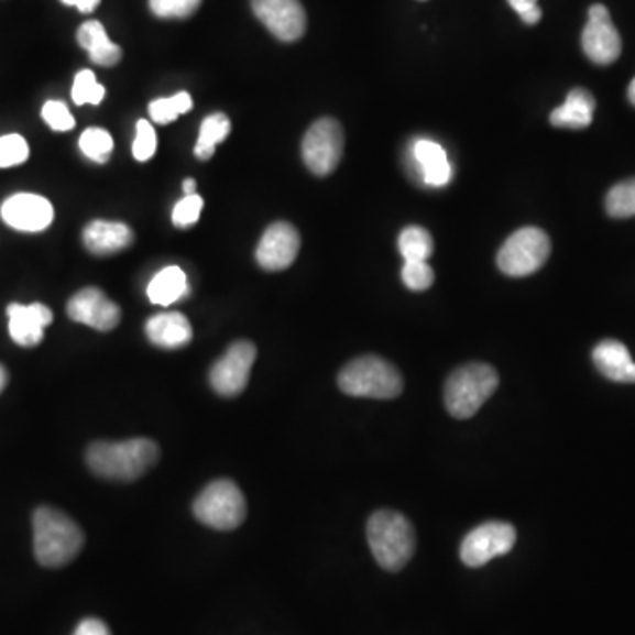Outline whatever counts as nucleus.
I'll use <instances>...</instances> for the list:
<instances>
[{"label":"nucleus","mask_w":635,"mask_h":635,"mask_svg":"<svg viewBox=\"0 0 635 635\" xmlns=\"http://www.w3.org/2000/svg\"><path fill=\"white\" fill-rule=\"evenodd\" d=\"M160 459V447L149 438L133 440L96 441L87 449V464L94 475L119 482H131L145 475Z\"/></svg>","instance_id":"nucleus-1"},{"label":"nucleus","mask_w":635,"mask_h":635,"mask_svg":"<svg viewBox=\"0 0 635 635\" xmlns=\"http://www.w3.org/2000/svg\"><path fill=\"white\" fill-rule=\"evenodd\" d=\"M34 555L43 567L58 569L80 555L85 535L72 517L52 506H40L32 517Z\"/></svg>","instance_id":"nucleus-2"},{"label":"nucleus","mask_w":635,"mask_h":635,"mask_svg":"<svg viewBox=\"0 0 635 635\" xmlns=\"http://www.w3.org/2000/svg\"><path fill=\"white\" fill-rule=\"evenodd\" d=\"M368 543L382 569L399 572L412 560L417 538L414 526L403 514L377 511L368 523Z\"/></svg>","instance_id":"nucleus-3"},{"label":"nucleus","mask_w":635,"mask_h":635,"mask_svg":"<svg viewBox=\"0 0 635 635\" xmlns=\"http://www.w3.org/2000/svg\"><path fill=\"white\" fill-rule=\"evenodd\" d=\"M339 388L353 397L371 399H396L405 382L396 365L376 355H364L351 360L338 377Z\"/></svg>","instance_id":"nucleus-4"},{"label":"nucleus","mask_w":635,"mask_h":635,"mask_svg":"<svg viewBox=\"0 0 635 635\" xmlns=\"http://www.w3.org/2000/svg\"><path fill=\"white\" fill-rule=\"evenodd\" d=\"M497 383L500 377L489 364L473 362L456 369L445 385V405L449 414L459 420L473 417L496 392Z\"/></svg>","instance_id":"nucleus-5"},{"label":"nucleus","mask_w":635,"mask_h":635,"mask_svg":"<svg viewBox=\"0 0 635 635\" xmlns=\"http://www.w3.org/2000/svg\"><path fill=\"white\" fill-rule=\"evenodd\" d=\"M196 519L209 528L230 532L244 523L248 514L245 497L236 482L219 479L198 494L193 505Z\"/></svg>","instance_id":"nucleus-6"},{"label":"nucleus","mask_w":635,"mask_h":635,"mask_svg":"<svg viewBox=\"0 0 635 635\" xmlns=\"http://www.w3.org/2000/svg\"><path fill=\"white\" fill-rule=\"evenodd\" d=\"M551 254V240L540 228L526 227L512 233L497 253V267L511 277L532 276Z\"/></svg>","instance_id":"nucleus-7"},{"label":"nucleus","mask_w":635,"mask_h":635,"mask_svg":"<svg viewBox=\"0 0 635 635\" xmlns=\"http://www.w3.org/2000/svg\"><path fill=\"white\" fill-rule=\"evenodd\" d=\"M344 151V133L338 120L325 117L316 120L303 140V157L307 168L318 177L338 168Z\"/></svg>","instance_id":"nucleus-8"},{"label":"nucleus","mask_w":635,"mask_h":635,"mask_svg":"<svg viewBox=\"0 0 635 635\" xmlns=\"http://www.w3.org/2000/svg\"><path fill=\"white\" fill-rule=\"evenodd\" d=\"M517 532L508 523L489 521L477 526L461 544V560L471 569L484 567L497 556L508 555L516 546Z\"/></svg>","instance_id":"nucleus-9"},{"label":"nucleus","mask_w":635,"mask_h":635,"mask_svg":"<svg viewBox=\"0 0 635 635\" xmlns=\"http://www.w3.org/2000/svg\"><path fill=\"white\" fill-rule=\"evenodd\" d=\"M254 360H256V347L253 342H233L227 353L210 369V385L216 394L222 397L240 396L248 387Z\"/></svg>","instance_id":"nucleus-10"},{"label":"nucleus","mask_w":635,"mask_h":635,"mask_svg":"<svg viewBox=\"0 0 635 635\" xmlns=\"http://www.w3.org/2000/svg\"><path fill=\"white\" fill-rule=\"evenodd\" d=\"M582 50L591 63L609 66L622 55V36L614 28L607 8L593 4L588 11V23L581 37Z\"/></svg>","instance_id":"nucleus-11"},{"label":"nucleus","mask_w":635,"mask_h":635,"mask_svg":"<svg viewBox=\"0 0 635 635\" xmlns=\"http://www.w3.org/2000/svg\"><path fill=\"white\" fill-rule=\"evenodd\" d=\"M251 8L280 41L294 43L306 32L307 17L300 0H251Z\"/></svg>","instance_id":"nucleus-12"},{"label":"nucleus","mask_w":635,"mask_h":635,"mask_svg":"<svg viewBox=\"0 0 635 635\" xmlns=\"http://www.w3.org/2000/svg\"><path fill=\"white\" fill-rule=\"evenodd\" d=\"M300 236L289 222L277 221L265 230L256 248V262L263 271L280 272L297 260Z\"/></svg>","instance_id":"nucleus-13"},{"label":"nucleus","mask_w":635,"mask_h":635,"mask_svg":"<svg viewBox=\"0 0 635 635\" xmlns=\"http://www.w3.org/2000/svg\"><path fill=\"white\" fill-rule=\"evenodd\" d=\"M67 316L76 324L87 325L99 332H110L120 324L122 313L101 289L84 288L69 298Z\"/></svg>","instance_id":"nucleus-14"},{"label":"nucleus","mask_w":635,"mask_h":635,"mask_svg":"<svg viewBox=\"0 0 635 635\" xmlns=\"http://www.w3.org/2000/svg\"><path fill=\"white\" fill-rule=\"evenodd\" d=\"M0 216L6 225L14 230L37 233L52 225L55 212L45 196L19 193V195L10 196L2 204Z\"/></svg>","instance_id":"nucleus-15"},{"label":"nucleus","mask_w":635,"mask_h":635,"mask_svg":"<svg viewBox=\"0 0 635 635\" xmlns=\"http://www.w3.org/2000/svg\"><path fill=\"white\" fill-rule=\"evenodd\" d=\"M406 157L409 172L424 186L445 187L452 180V165L440 143L427 139L415 140Z\"/></svg>","instance_id":"nucleus-16"},{"label":"nucleus","mask_w":635,"mask_h":635,"mask_svg":"<svg viewBox=\"0 0 635 635\" xmlns=\"http://www.w3.org/2000/svg\"><path fill=\"white\" fill-rule=\"evenodd\" d=\"M10 318V336L19 347L34 348L45 338V329L54 315L45 304L34 303L29 306L11 304L8 307Z\"/></svg>","instance_id":"nucleus-17"},{"label":"nucleus","mask_w":635,"mask_h":635,"mask_svg":"<svg viewBox=\"0 0 635 635\" xmlns=\"http://www.w3.org/2000/svg\"><path fill=\"white\" fill-rule=\"evenodd\" d=\"M134 233L128 225L119 221H92L85 227L84 244L96 256H110V254L124 251L133 244Z\"/></svg>","instance_id":"nucleus-18"},{"label":"nucleus","mask_w":635,"mask_h":635,"mask_svg":"<svg viewBox=\"0 0 635 635\" xmlns=\"http://www.w3.org/2000/svg\"><path fill=\"white\" fill-rule=\"evenodd\" d=\"M145 333L154 347L163 350H178L193 339L191 324L183 313H160L149 318Z\"/></svg>","instance_id":"nucleus-19"},{"label":"nucleus","mask_w":635,"mask_h":635,"mask_svg":"<svg viewBox=\"0 0 635 635\" xmlns=\"http://www.w3.org/2000/svg\"><path fill=\"white\" fill-rule=\"evenodd\" d=\"M593 362L611 382L635 383V362L623 342L616 339L599 342L593 350Z\"/></svg>","instance_id":"nucleus-20"},{"label":"nucleus","mask_w":635,"mask_h":635,"mask_svg":"<svg viewBox=\"0 0 635 635\" xmlns=\"http://www.w3.org/2000/svg\"><path fill=\"white\" fill-rule=\"evenodd\" d=\"M596 101L593 94L587 89L570 90L561 107L552 111L551 124L555 128H567V130H584L593 122Z\"/></svg>","instance_id":"nucleus-21"},{"label":"nucleus","mask_w":635,"mask_h":635,"mask_svg":"<svg viewBox=\"0 0 635 635\" xmlns=\"http://www.w3.org/2000/svg\"><path fill=\"white\" fill-rule=\"evenodd\" d=\"M78 45L81 48L89 52L90 61L94 64L102 67L116 66L120 63L122 58V50L117 46L116 43H111L108 40L107 31L102 28L101 22H85L80 29H78Z\"/></svg>","instance_id":"nucleus-22"},{"label":"nucleus","mask_w":635,"mask_h":635,"mask_svg":"<svg viewBox=\"0 0 635 635\" xmlns=\"http://www.w3.org/2000/svg\"><path fill=\"white\" fill-rule=\"evenodd\" d=\"M149 300L157 306H172L189 295L186 272L177 265H169L152 277L147 288Z\"/></svg>","instance_id":"nucleus-23"},{"label":"nucleus","mask_w":635,"mask_h":635,"mask_svg":"<svg viewBox=\"0 0 635 635\" xmlns=\"http://www.w3.org/2000/svg\"><path fill=\"white\" fill-rule=\"evenodd\" d=\"M231 122L225 113H212L201 122L200 136L196 142L195 154L200 161H209L219 143L228 139Z\"/></svg>","instance_id":"nucleus-24"},{"label":"nucleus","mask_w":635,"mask_h":635,"mask_svg":"<svg viewBox=\"0 0 635 635\" xmlns=\"http://www.w3.org/2000/svg\"><path fill=\"white\" fill-rule=\"evenodd\" d=\"M397 245L405 262H427L435 251L431 233L423 227L405 228L401 231Z\"/></svg>","instance_id":"nucleus-25"},{"label":"nucleus","mask_w":635,"mask_h":635,"mask_svg":"<svg viewBox=\"0 0 635 635\" xmlns=\"http://www.w3.org/2000/svg\"><path fill=\"white\" fill-rule=\"evenodd\" d=\"M605 210L611 218H635V178H628L607 193Z\"/></svg>","instance_id":"nucleus-26"},{"label":"nucleus","mask_w":635,"mask_h":635,"mask_svg":"<svg viewBox=\"0 0 635 635\" xmlns=\"http://www.w3.org/2000/svg\"><path fill=\"white\" fill-rule=\"evenodd\" d=\"M193 108L191 96L187 92H178L172 98H161L149 105V113L156 124H169L184 116Z\"/></svg>","instance_id":"nucleus-27"},{"label":"nucleus","mask_w":635,"mask_h":635,"mask_svg":"<svg viewBox=\"0 0 635 635\" xmlns=\"http://www.w3.org/2000/svg\"><path fill=\"white\" fill-rule=\"evenodd\" d=\"M80 149L85 157H89L90 161L99 163V165H105L113 152V139L107 130L89 128L80 136Z\"/></svg>","instance_id":"nucleus-28"},{"label":"nucleus","mask_w":635,"mask_h":635,"mask_svg":"<svg viewBox=\"0 0 635 635\" xmlns=\"http://www.w3.org/2000/svg\"><path fill=\"white\" fill-rule=\"evenodd\" d=\"M105 98V87L96 80L92 72L84 69L75 76L73 84V101L78 107L81 105H99Z\"/></svg>","instance_id":"nucleus-29"},{"label":"nucleus","mask_w":635,"mask_h":635,"mask_svg":"<svg viewBox=\"0 0 635 635\" xmlns=\"http://www.w3.org/2000/svg\"><path fill=\"white\" fill-rule=\"evenodd\" d=\"M28 140L20 134L0 136V168L23 165L29 160Z\"/></svg>","instance_id":"nucleus-30"},{"label":"nucleus","mask_w":635,"mask_h":635,"mask_svg":"<svg viewBox=\"0 0 635 635\" xmlns=\"http://www.w3.org/2000/svg\"><path fill=\"white\" fill-rule=\"evenodd\" d=\"M200 4L201 0H149L152 13L160 19H187Z\"/></svg>","instance_id":"nucleus-31"},{"label":"nucleus","mask_w":635,"mask_h":635,"mask_svg":"<svg viewBox=\"0 0 635 635\" xmlns=\"http://www.w3.org/2000/svg\"><path fill=\"white\" fill-rule=\"evenodd\" d=\"M401 277L406 288L412 292H424L431 288L435 283V272L427 262H405Z\"/></svg>","instance_id":"nucleus-32"},{"label":"nucleus","mask_w":635,"mask_h":635,"mask_svg":"<svg viewBox=\"0 0 635 635\" xmlns=\"http://www.w3.org/2000/svg\"><path fill=\"white\" fill-rule=\"evenodd\" d=\"M157 149V134L149 120H139L136 136L133 142V156L136 161H149L154 157Z\"/></svg>","instance_id":"nucleus-33"},{"label":"nucleus","mask_w":635,"mask_h":635,"mask_svg":"<svg viewBox=\"0 0 635 635\" xmlns=\"http://www.w3.org/2000/svg\"><path fill=\"white\" fill-rule=\"evenodd\" d=\"M201 210H204V198L201 196L189 195L184 196L183 200L175 205L174 212H172V221L177 228H189L198 222Z\"/></svg>","instance_id":"nucleus-34"},{"label":"nucleus","mask_w":635,"mask_h":635,"mask_svg":"<svg viewBox=\"0 0 635 635\" xmlns=\"http://www.w3.org/2000/svg\"><path fill=\"white\" fill-rule=\"evenodd\" d=\"M41 116L54 131L64 133V131H72L75 128V117L72 116V111L63 101L45 102Z\"/></svg>","instance_id":"nucleus-35"},{"label":"nucleus","mask_w":635,"mask_h":635,"mask_svg":"<svg viewBox=\"0 0 635 635\" xmlns=\"http://www.w3.org/2000/svg\"><path fill=\"white\" fill-rule=\"evenodd\" d=\"M506 2L528 25H535L543 19V10L538 8V0H506Z\"/></svg>","instance_id":"nucleus-36"},{"label":"nucleus","mask_w":635,"mask_h":635,"mask_svg":"<svg viewBox=\"0 0 635 635\" xmlns=\"http://www.w3.org/2000/svg\"><path fill=\"white\" fill-rule=\"evenodd\" d=\"M73 635H111L107 623L101 622L98 617H87L80 625L76 626Z\"/></svg>","instance_id":"nucleus-37"},{"label":"nucleus","mask_w":635,"mask_h":635,"mask_svg":"<svg viewBox=\"0 0 635 635\" xmlns=\"http://www.w3.org/2000/svg\"><path fill=\"white\" fill-rule=\"evenodd\" d=\"M61 2L66 6H75L81 13H92L101 0H61Z\"/></svg>","instance_id":"nucleus-38"},{"label":"nucleus","mask_w":635,"mask_h":635,"mask_svg":"<svg viewBox=\"0 0 635 635\" xmlns=\"http://www.w3.org/2000/svg\"><path fill=\"white\" fill-rule=\"evenodd\" d=\"M184 195H195L196 193V180L195 178H186L183 184Z\"/></svg>","instance_id":"nucleus-39"},{"label":"nucleus","mask_w":635,"mask_h":635,"mask_svg":"<svg viewBox=\"0 0 635 635\" xmlns=\"http://www.w3.org/2000/svg\"><path fill=\"white\" fill-rule=\"evenodd\" d=\"M6 385H8V371L4 365H0V392L4 391Z\"/></svg>","instance_id":"nucleus-40"},{"label":"nucleus","mask_w":635,"mask_h":635,"mask_svg":"<svg viewBox=\"0 0 635 635\" xmlns=\"http://www.w3.org/2000/svg\"><path fill=\"white\" fill-rule=\"evenodd\" d=\"M628 99H631L632 105L635 107V78L632 80L631 87H628Z\"/></svg>","instance_id":"nucleus-41"}]
</instances>
